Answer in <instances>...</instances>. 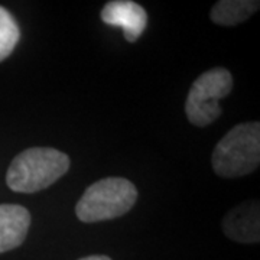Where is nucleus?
Instances as JSON below:
<instances>
[{
    "label": "nucleus",
    "mask_w": 260,
    "mask_h": 260,
    "mask_svg": "<svg viewBox=\"0 0 260 260\" xmlns=\"http://www.w3.org/2000/svg\"><path fill=\"white\" fill-rule=\"evenodd\" d=\"M257 201H247L230 210L223 220V230L234 242L257 243L260 232Z\"/></svg>",
    "instance_id": "nucleus-6"
},
{
    "label": "nucleus",
    "mask_w": 260,
    "mask_h": 260,
    "mask_svg": "<svg viewBox=\"0 0 260 260\" xmlns=\"http://www.w3.org/2000/svg\"><path fill=\"white\" fill-rule=\"evenodd\" d=\"M30 225L29 211L16 204H0V253L13 250L25 242Z\"/></svg>",
    "instance_id": "nucleus-7"
},
{
    "label": "nucleus",
    "mask_w": 260,
    "mask_h": 260,
    "mask_svg": "<svg viewBox=\"0 0 260 260\" xmlns=\"http://www.w3.org/2000/svg\"><path fill=\"white\" fill-rule=\"evenodd\" d=\"M233 88V77L225 68H213L201 74L189 88L185 102L186 117L191 124L204 127L221 116L220 100Z\"/></svg>",
    "instance_id": "nucleus-4"
},
{
    "label": "nucleus",
    "mask_w": 260,
    "mask_h": 260,
    "mask_svg": "<svg viewBox=\"0 0 260 260\" xmlns=\"http://www.w3.org/2000/svg\"><path fill=\"white\" fill-rule=\"evenodd\" d=\"M102 20L106 25L120 28L127 42H136L148 25V13L132 0H113L102 9Z\"/></svg>",
    "instance_id": "nucleus-5"
},
{
    "label": "nucleus",
    "mask_w": 260,
    "mask_h": 260,
    "mask_svg": "<svg viewBox=\"0 0 260 260\" xmlns=\"http://www.w3.org/2000/svg\"><path fill=\"white\" fill-rule=\"evenodd\" d=\"M259 6L257 0H221L211 9V20L217 25L234 26L247 20Z\"/></svg>",
    "instance_id": "nucleus-8"
},
{
    "label": "nucleus",
    "mask_w": 260,
    "mask_h": 260,
    "mask_svg": "<svg viewBox=\"0 0 260 260\" xmlns=\"http://www.w3.org/2000/svg\"><path fill=\"white\" fill-rule=\"evenodd\" d=\"M138 200L136 186L126 178H103L90 185L75 207L83 223L113 220L129 213Z\"/></svg>",
    "instance_id": "nucleus-3"
},
{
    "label": "nucleus",
    "mask_w": 260,
    "mask_h": 260,
    "mask_svg": "<svg viewBox=\"0 0 260 260\" xmlns=\"http://www.w3.org/2000/svg\"><path fill=\"white\" fill-rule=\"evenodd\" d=\"M70 169V158L52 148H30L12 160L6 184L15 192L32 194L51 186Z\"/></svg>",
    "instance_id": "nucleus-1"
},
{
    "label": "nucleus",
    "mask_w": 260,
    "mask_h": 260,
    "mask_svg": "<svg viewBox=\"0 0 260 260\" xmlns=\"http://www.w3.org/2000/svg\"><path fill=\"white\" fill-rule=\"evenodd\" d=\"M80 260H112L107 256H103V254H97V256H88V257H84V259Z\"/></svg>",
    "instance_id": "nucleus-10"
},
{
    "label": "nucleus",
    "mask_w": 260,
    "mask_h": 260,
    "mask_svg": "<svg viewBox=\"0 0 260 260\" xmlns=\"http://www.w3.org/2000/svg\"><path fill=\"white\" fill-rule=\"evenodd\" d=\"M20 39V29L9 10L0 6V62L13 52Z\"/></svg>",
    "instance_id": "nucleus-9"
},
{
    "label": "nucleus",
    "mask_w": 260,
    "mask_h": 260,
    "mask_svg": "<svg viewBox=\"0 0 260 260\" xmlns=\"http://www.w3.org/2000/svg\"><path fill=\"white\" fill-rule=\"evenodd\" d=\"M214 172L221 178H240L256 171L260 164V123L234 126L217 143L211 158Z\"/></svg>",
    "instance_id": "nucleus-2"
}]
</instances>
